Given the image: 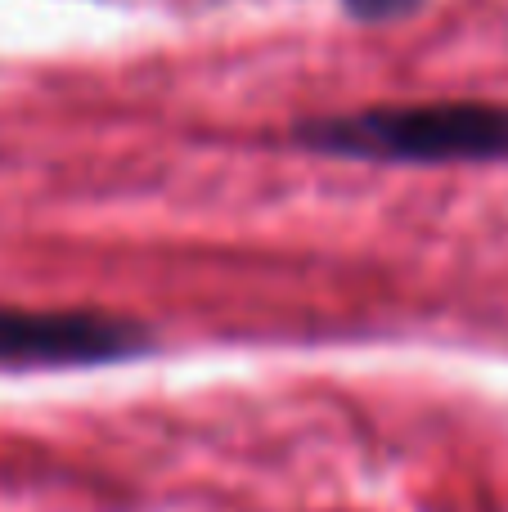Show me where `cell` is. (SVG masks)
Listing matches in <instances>:
<instances>
[{
    "instance_id": "1",
    "label": "cell",
    "mask_w": 508,
    "mask_h": 512,
    "mask_svg": "<svg viewBox=\"0 0 508 512\" xmlns=\"http://www.w3.org/2000/svg\"><path fill=\"white\" fill-rule=\"evenodd\" d=\"M311 149L369 162H486L508 158V108L495 104H414L311 122Z\"/></svg>"
},
{
    "instance_id": "2",
    "label": "cell",
    "mask_w": 508,
    "mask_h": 512,
    "mask_svg": "<svg viewBox=\"0 0 508 512\" xmlns=\"http://www.w3.org/2000/svg\"><path fill=\"white\" fill-rule=\"evenodd\" d=\"M149 333L99 310H14L0 306L5 364H104L144 351Z\"/></svg>"
},
{
    "instance_id": "3",
    "label": "cell",
    "mask_w": 508,
    "mask_h": 512,
    "mask_svg": "<svg viewBox=\"0 0 508 512\" xmlns=\"http://www.w3.org/2000/svg\"><path fill=\"white\" fill-rule=\"evenodd\" d=\"M342 5H347L356 18H365V23H392V18L419 9L423 0H342Z\"/></svg>"
}]
</instances>
